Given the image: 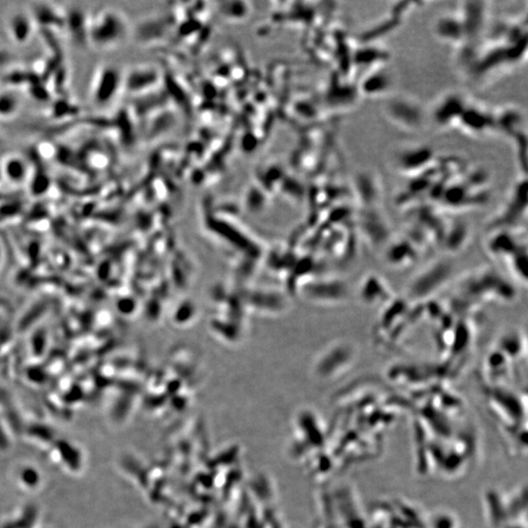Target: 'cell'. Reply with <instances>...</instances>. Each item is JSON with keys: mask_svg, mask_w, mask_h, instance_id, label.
Listing matches in <instances>:
<instances>
[{"mask_svg": "<svg viewBox=\"0 0 528 528\" xmlns=\"http://www.w3.org/2000/svg\"><path fill=\"white\" fill-rule=\"evenodd\" d=\"M127 24L122 15L110 7H99L88 13L87 41L99 52L114 50L124 43Z\"/></svg>", "mask_w": 528, "mask_h": 528, "instance_id": "6da1fadb", "label": "cell"}, {"mask_svg": "<svg viewBox=\"0 0 528 528\" xmlns=\"http://www.w3.org/2000/svg\"><path fill=\"white\" fill-rule=\"evenodd\" d=\"M385 114L397 127L406 130L421 129L427 113L418 102L408 97L392 98L385 105Z\"/></svg>", "mask_w": 528, "mask_h": 528, "instance_id": "7a4b0ae2", "label": "cell"}, {"mask_svg": "<svg viewBox=\"0 0 528 528\" xmlns=\"http://www.w3.org/2000/svg\"><path fill=\"white\" fill-rule=\"evenodd\" d=\"M468 104V100L460 93H448L434 104L429 117L439 129L458 127Z\"/></svg>", "mask_w": 528, "mask_h": 528, "instance_id": "3957f363", "label": "cell"}, {"mask_svg": "<svg viewBox=\"0 0 528 528\" xmlns=\"http://www.w3.org/2000/svg\"><path fill=\"white\" fill-rule=\"evenodd\" d=\"M36 22L29 11L17 10L5 19V29L14 43L24 45L31 41L36 29Z\"/></svg>", "mask_w": 528, "mask_h": 528, "instance_id": "277c9868", "label": "cell"}, {"mask_svg": "<svg viewBox=\"0 0 528 528\" xmlns=\"http://www.w3.org/2000/svg\"><path fill=\"white\" fill-rule=\"evenodd\" d=\"M458 127L471 134H485L496 129L494 115L490 114L485 108L468 104L465 112L462 115Z\"/></svg>", "mask_w": 528, "mask_h": 528, "instance_id": "5b68a950", "label": "cell"}, {"mask_svg": "<svg viewBox=\"0 0 528 528\" xmlns=\"http://www.w3.org/2000/svg\"><path fill=\"white\" fill-rule=\"evenodd\" d=\"M115 78L117 75L112 69L104 67L97 71L90 87V98L93 104L102 107L110 103L117 90Z\"/></svg>", "mask_w": 528, "mask_h": 528, "instance_id": "8992f818", "label": "cell"}, {"mask_svg": "<svg viewBox=\"0 0 528 528\" xmlns=\"http://www.w3.org/2000/svg\"><path fill=\"white\" fill-rule=\"evenodd\" d=\"M431 151L427 147H412L400 151L397 157V166L402 173H417L431 161Z\"/></svg>", "mask_w": 528, "mask_h": 528, "instance_id": "52a82bcc", "label": "cell"}, {"mask_svg": "<svg viewBox=\"0 0 528 528\" xmlns=\"http://www.w3.org/2000/svg\"><path fill=\"white\" fill-rule=\"evenodd\" d=\"M436 33L438 38L448 43H457L466 38L461 19L455 15H447L437 21Z\"/></svg>", "mask_w": 528, "mask_h": 528, "instance_id": "ba28073f", "label": "cell"}, {"mask_svg": "<svg viewBox=\"0 0 528 528\" xmlns=\"http://www.w3.org/2000/svg\"><path fill=\"white\" fill-rule=\"evenodd\" d=\"M392 78L385 71H373L363 80L362 90L366 95H380L389 92Z\"/></svg>", "mask_w": 528, "mask_h": 528, "instance_id": "9c48e42d", "label": "cell"}]
</instances>
